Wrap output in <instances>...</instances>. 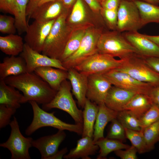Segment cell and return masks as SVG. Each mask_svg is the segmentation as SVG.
Returning <instances> with one entry per match:
<instances>
[{"instance_id":"cell-53","label":"cell","mask_w":159,"mask_h":159,"mask_svg":"<svg viewBox=\"0 0 159 159\" xmlns=\"http://www.w3.org/2000/svg\"><path fill=\"white\" fill-rule=\"evenodd\" d=\"M127 0V1H133L134 0Z\"/></svg>"},{"instance_id":"cell-51","label":"cell","mask_w":159,"mask_h":159,"mask_svg":"<svg viewBox=\"0 0 159 159\" xmlns=\"http://www.w3.org/2000/svg\"><path fill=\"white\" fill-rule=\"evenodd\" d=\"M147 3L158 5L159 4V0H139Z\"/></svg>"},{"instance_id":"cell-6","label":"cell","mask_w":159,"mask_h":159,"mask_svg":"<svg viewBox=\"0 0 159 159\" xmlns=\"http://www.w3.org/2000/svg\"><path fill=\"white\" fill-rule=\"evenodd\" d=\"M136 80L153 86L159 85V73L145 62L144 57L135 54L126 59L122 65L116 68Z\"/></svg>"},{"instance_id":"cell-35","label":"cell","mask_w":159,"mask_h":159,"mask_svg":"<svg viewBox=\"0 0 159 159\" xmlns=\"http://www.w3.org/2000/svg\"><path fill=\"white\" fill-rule=\"evenodd\" d=\"M106 137L118 140L122 142L125 141L126 138L125 128L117 118L111 121Z\"/></svg>"},{"instance_id":"cell-44","label":"cell","mask_w":159,"mask_h":159,"mask_svg":"<svg viewBox=\"0 0 159 159\" xmlns=\"http://www.w3.org/2000/svg\"><path fill=\"white\" fill-rule=\"evenodd\" d=\"M148 96L153 105L159 108V85L153 86L150 90Z\"/></svg>"},{"instance_id":"cell-32","label":"cell","mask_w":159,"mask_h":159,"mask_svg":"<svg viewBox=\"0 0 159 159\" xmlns=\"http://www.w3.org/2000/svg\"><path fill=\"white\" fill-rule=\"evenodd\" d=\"M84 30L76 32L69 38L65 46L63 52L59 59L62 62L70 57L78 49L85 33Z\"/></svg>"},{"instance_id":"cell-18","label":"cell","mask_w":159,"mask_h":159,"mask_svg":"<svg viewBox=\"0 0 159 159\" xmlns=\"http://www.w3.org/2000/svg\"><path fill=\"white\" fill-rule=\"evenodd\" d=\"M137 93L113 85L109 90L104 103L109 108L118 112L123 110L125 105Z\"/></svg>"},{"instance_id":"cell-49","label":"cell","mask_w":159,"mask_h":159,"mask_svg":"<svg viewBox=\"0 0 159 159\" xmlns=\"http://www.w3.org/2000/svg\"><path fill=\"white\" fill-rule=\"evenodd\" d=\"M144 37L154 42L159 46V35H150L142 34Z\"/></svg>"},{"instance_id":"cell-45","label":"cell","mask_w":159,"mask_h":159,"mask_svg":"<svg viewBox=\"0 0 159 159\" xmlns=\"http://www.w3.org/2000/svg\"><path fill=\"white\" fill-rule=\"evenodd\" d=\"M146 63L159 73V57H143Z\"/></svg>"},{"instance_id":"cell-30","label":"cell","mask_w":159,"mask_h":159,"mask_svg":"<svg viewBox=\"0 0 159 159\" xmlns=\"http://www.w3.org/2000/svg\"><path fill=\"white\" fill-rule=\"evenodd\" d=\"M29 0H16L13 15L15 20V26L19 32H25L28 26L26 11Z\"/></svg>"},{"instance_id":"cell-15","label":"cell","mask_w":159,"mask_h":159,"mask_svg":"<svg viewBox=\"0 0 159 159\" xmlns=\"http://www.w3.org/2000/svg\"><path fill=\"white\" fill-rule=\"evenodd\" d=\"M66 136L64 130H58L54 134L33 140L32 147L39 151L41 159H49L59 150V146L65 140Z\"/></svg>"},{"instance_id":"cell-47","label":"cell","mask_w":159,"mask_h":159,"mask_svg":"<svg viewBox=\"0 0 159 159\" xmlns=\"http://www.w3.org/2000/svg\"><path fill=\"white\" fill-rule=\"evenodd\" d=\"M92 10L98 11L101 10L102 6L98 0H84Z\"/></svg>"},{"instance_id":"cell-41","label":"cell","mask_w":159,"mask_h":159,"mask_svg":"<svg viewBox=\"0 0 159 159\" xmlns=\"http://www.w3.org/2000/svg\"><path fill=\"white\" fill-rule=\"evenodd\" d=\"M137 152L136 148L132 145L125 150L120 149L114 152L115 154L121 159H137Z\"/></svg>"},{"instance_id":"cell-7","label":"cell","mask_w":159,"mask_h":159,"mask_svg":"<svg viewBox=\"0 0 159 159\" xmlns=\"http://www.w3.org/2000/svg\"><path fill=\"white\" fill-rule=\"evenodd\" d=\"M9 125L11 128L10 135L6 142L0 144V146L10 152L11 159H30L29 150L32 146L33 138L23 136L15 116Z\"/></svg>"},{"instance_id":"cell-48","label":"cell","mask_w":159,"mask_h":159,"mask_svg":"<svg viewBox=\"0 0 159 159\" xmlns=\"http://www.w3.org/2000/svg\"><path fill=\"white\" fill-rule=\"evenodd\" d=\"M68 151L67 148L65 147L60 150H58L56 153L50 157L49 159H62Z\"/></svg>"},{"instance_id":"cell-12","label":"cell","mask_w":159,"mask_h":159,"mask_svg":"<svg viewBox=\"0 0 159 159\" xmlns=\"http://www.w3.org/2000/svg\"><path fill=\"white\" fill-rule=\"evenodd\" d=\"M56 19L45 22L34 20L28 25L24 37L25 43L33 50L41 53L45 40Z\"/></svg>"},{"instance_id":"cell-16","label":"cell","mask_w":159,"mask_h":159,"mask_svg":"<svg viewBox=\"0 0 159 159\" xmlns=\"http://www.w3.org/2000/svg\"><path fill=\"white\" fill-rule=\"evenodd\" d=\"M126 39L144 57H159V46L138 32H125L123 34Z\"/></svg>"},{"instance_id":"cell-17","label":"cell","mask_w":159,"mask_h":159,"mask_svg":"<svg viewBox=\"0 0 159 159\" xmlns=\"http://www.w3.org/2000/svg\"><path fill=\"white\" fill-rule=\"evenodd\" d=\"M67 72V79L69 80L72 93L77 100L78 106L83 108L87 99L88 76L74 68L68 69Z\"/></svg>"},{"instance_id":"cell-33","label":"cell","mask_w":159,"mask_h":159,"mask_svg":"<svg viewBox=\"0 0 159 159\" xmlns=\"http://www.w3.org/2000/svg\"><path fill=\"white\" fill-rule=\"evenodd\" d=\"M126 138L131 142L132 145L140 154L148 152L146 143L142 130L137 131L125 128Z\"/></svg>"},{"instance_id":"cell-9","label":"cell","mask_w":159,"mask_h":159,"mask_svg":"<svg viewBox=\"0 0 159 159\" xmlns=\"http://www.w3.org/2000/svg\"><path fill=\"white\" fill-rule=\"evenodd\" d=\"M117 11L118 31L138 32L143 26L139 10L133 1L121 0Z\"/></svg>"},{"instance_id":"cell-26","label":"cell","mask_w":159,"mask_h":159,"mask_svg":"<svg viewBox=\"0 0 159 159\" xmlns=\"http://www.w3.org/2000/svg\"><path fill=\"white\" fill-rule=\"evenodd\" d=\"M24 43L21 36L11 34L0 37V49L5 54L17 56L23 51Z\"/></svg>"},{"instance_id":"cell-23","label":"cell","mask_w":159,"mask_h":159,"mask_svg":"<svg viewBox=\"0 0 159 159\" xmlns=\"http://www.w3.org/2000/svg\"><path fill=\"white\" fill-rule=\"evenodd\" d=\"M99 110L94 127L93 138L94 142L104 138L105 128L107 124L116 118L118 112L107 107L104 103L98 105Z\"/></svg>"},{"instance_id":"cell-8","label":"cell","mask_w":159,"mask_h":159,"mask_svg":"<svg viewBox=\"0 0 159 159\" xmlns=\"http://www.w3.org/2000/svg\"><path fill=\"white\" fill-rule=\"evenodd\" d=\"M126 59H117L111 55L98 52L74 68L88 76L93 74H103L121 66Z\"/></svg>"},{"instance_id":"cell-43","label":"cell","mask_w":159,"mask_h":159,"mask_svg":"<svg viewBox=\"0 0 159 159\" xmlns=\"http://www.w3.org/2000/svg\"><path fill=\"white\" fill-rule=\"evenodd\" d=\"M16 0H0L1 11L13 15Z\"/></svg>"},{"instance_id":"cell-5","label":"cell","mask_w":159,"mask_h":159,"mask_svg":"<svg viewBox=\"0 0 159 159\" xmlns=\"http://www.w3.org/2000/svg\"><path fill=\"white\" fill-rule=\"evenodd\" d=\"M71 88L70 82L64 81L54 98L42 105V108L46 111L53 108L62 110L69 114L75 123L83 125L82 111L76 105L71 92Z\"/></svg>"},{"instance_id":"cell-28","label":"cell","mask_w":159,"mask_h":159,"mask_svg":"<svg viewBox=\"0 0 159 159\" xmlns=\"http://www.w3.org/2000/svg\"><path fill=\"white\" fill-rule=\"evenodd\" d=\"M139 10L143 26L151 23H159V6L139 0L133 1Z\"/></svg>"},{"instance_id":"cell-20","label":"cell","mask_w":159,"mask_h":159,"mask_svg":"<svg viewBox=\"0 0 159 159\" xmlns=\"http://www.w3.org/2000/svg\"><path fill=\"white\" fill-rule=\"evenodd\" d=\"M99 149L98 146L95 143L93 138L82 137L77 140L76 146L65 154L63 158L66 159H91L90 156L95 155Z\"/></svg>"},{"instance_id":"cell-40","label":"cell","mask_w":159,"mask_h":159,"mask_svg":"<svg viewBox=\"0 0 159 159\" xmlns=\"http://www.w3.org/2000/svg\"><path fill=\"white\" fill-rule=\"evenodd\" d=\"M101 10L110 27L117 29V10L107 9L102 8Z\"/></svg>"},{"instance_id":"cell-25","label":"cell","mask_w":159,"mask_h":159,"mask_svg":"<svg viewBox=\"0 0 159 159\" xmlns=\"http://www.w3.org/2000/svg\"><path fill=\"white\" fill-rule=\"evenodd\" d=\"M82 111L83 130L82 137L93 138L94 127L99 110V106L87 98Z\"/></svg>"},{"instance_id":"cell-11","label":"cell","mask_w":159,"mask_h":159,"mask_svg":"<svg viewBox=\"0 0 159 159\" xmlns=\"http://www.w3.org/2000/svg\"><path fill=\"white\" fill-rule=\"evenodd\" d=\"M114 86L147 95L153 86L134 79L128 74L116 69L103 74Z\"/></svg>"},{"instance_id":"cell-1","label":"cell","mask_w":159,"mask_h":159,"mask_svg":"<svg viewBox=\"0 0 159 159\" xmlns=\"http://www.w3.org/2000/svg\"><path fill=\"white\" fill-rule=\"evenodd\" d=\"M4 80L7 84L23 93V104L33 100L39 104H47L52 100L57 92L34 72L10 76Z\"/></svg>"},{"instance_id":"cell-22","label":"cell","mask_w":159,"mask_h":159,"mask_svg":"<svg viewBox=\"0 0 159 159\" xmlns=\"http://www.w3.org/2000/svg\"><path fill=\"white\" fill-rule=\"evenodd\" d=\"M51 67L36 68L34 72L46 82L54 90L57 91L62 83L67 79L68 72Z\"/></svg>"},{"instance_id":"cell-14","label":"cell","mask_w":159,"mask_h":159,"mask_svg":"<svg viewBox=\"0 0 159 159\" xmlns=\"http://www.w3.org/2000/svg\"><path fill=\"white\" fill-rule=\"evenodd\" d=\"M112 85L103 74L89 75L88 77L87 98L98 105L104 103L107 94Z\"/></svg>"},{"instance_id":"cell-50","label":"cell","mask_w":159,"mask_h":159,"mask_svg":"<svg viewBox=\"0 0 159 159\" xmlns=\"http://www.w3.org/2000/svg\"><path fill=\"white\" fill-rule=\"evenodd\" d=\"M65 7L68 6L72 4L75 0H61Z\"/></svg>"},{"instance_id":"cell-54","label":"cell","mask_w":159,"mask_h":159,"mask_svg":"<svg viewBox=\"0 0 159 159\" xmlns=\"http://www.w3.org/2000/svg\"><path fill=\"white\" fill-rule=\"evenodd\" d=\"M158 142H159V140H158Z\"/></svg>"},{"instance_id":"cell-10","label":"cell","mask_w":159,"mask_h":159,"mask_svg":"<svg viewBox=\"0 0 159 159\" xmlns=\"http://www.w3.org/2000/svg\"><path fill=\"white\" fill-rule=\"evenodd\" d=\"M101 34L93 30H88L85 32L77 50L70 57L62 62L67 70L80 64L88 58L98 52V40Z\"/></svg>"},{"instance_id":"cell-29","label":"cell","mask_w":159,"mask_h":159,"mask_svg":"<svg viewBox=\"0 0 159 159\" xmlns=\"http://www.w3.org/2000/svg\"><path fill=\"white\" fill-rule=\"evenodd\" d=\"M94 142L99 147V154L97 156V159H106L107 155L111 152L119 150L125 149L130 146L118 140L107 137L100 139Z\"/></svg>"},{"instance_id":"cell-46","label":"cell","mask_w":159,"mask_h":159,"mask_svg":"<svg viewBox=\"0 0 159 159\" xmlns=\"http://www.w3.org/2000/svg\"><path fill=\"white\" fill-rule=\"evenodd\" d=\"M120 1L121 0H105L101 5L104 9L117 10Z\"/></svg>"},{"instance_id":"cell-39","label":"cell","mask_w":159,"mask_h":159,"mask_svg":"<svg viewBox=\"0 0 159 159\" xmlns=\"http://www.w3.org/2000/svg\"><path fill=\"white\" fill-rule=\"evenodd\" d=\"M16 109L3 105H0V128H4L11 122L10 119Z\"/></svg>"},{"instance_id":"cell-24","label":"cell","mask_w":159,"mask_h":159,"mask_svg":"<svg viewBox=\"0 0 159 159\" xmlns=\"http://www.w3.org/2000/svg\"><path fill=\"white\" fill-rule=\"evenodd\" d=\"M16 89L7 84L4 80H0V105L19 108L23 104V95Z\"/></svg>"},{"instance_id":"cell-42","label":"cell","mask_w":159,"mask_h":159,"mask_svg":"<svg viewBox=\"0 0 159 159\" xmlns=\"http://www.w3.org/2000/svg\"><path fill=\"white\" fill-rule=\"evenodd\" d=\"M57 0H29L27 6L26 16L28 19L34 11L43 4L49 1Z\"/></svg>"},{"instance_id":"cell-2","label":"cell","mask_w":159,"mask_h":159,"mask_svg":"<svg viewBox=\"0 0 159 159\" xmlns=\"http://www.w3.org/2000/svg\"><path fill=\"white\" fill-rule=\"evenodd\" d=\"M29 102L33 110V117L31 123L25 131L26 135H30L39 129L45 127L68 130L82 135L83 125L76 123L71 124L64 122L54 115V112H47L40 108L35 101L31 100Z\"/></svg>"},{"instance_id":"cell-4","label":"cell","mask_w":159,"mask_h":159,"mask_svg":"<svg viewBox=\"0 0 159 159\" xmlns=\"http://www.w3.org/2000/svg\"><path fill=\"white\" fill-rule=\"evenodd\" d=\"M66 17L64 13L55 20L44 43L42 54L52 58H61L69 38L67 37Z\"/></svg>"},{"instance_id":"cell-31","label":"cell","mask_w":159,"mask_h":159,"mask_svg":"<svg viewBox=\"0 0 159 159\" xmlns=\"http://www.w3.org/2000/svg\"><path fill=\"white\" fill-rule=\"evenodd\" d=\"M116 118L125 128L139 131L142 129L139 119L129 110L118 112Z\"/></svg>"},{"instance_id":"cell-3","label":"cell","mask_w":159,"mask_h":159,"mask_svg":"<svg viewBox=\"0 0 159 159\" xmlns=\"http://www.w3.org/2000/svg\"><path fill=\"white\" fill-rule=\"evenodd\" d=\"M120 33L117 31L101 34L97 43L98 52L120 59L139 54L137 49Z\"/></svg>"},{"instance_id":"cell-36","label":"cell","mask_w":159,"mask_h":159,"mask_svg":"<svg viewBox=\"0 0 159 159\" xmlns=\"http://www.w3.org/2000/svg\"><path fill=\"white\" fill-rule=\"evenodd\" d=\"M139 119L142 128L159 120V108L153 105Z\"/></svg>"},{"instance_id":"cell-19","label":"cell","mask_w":159,"mask_h":159,"mask_svg":"<svg viewBox=\"0 0 159 159\" xmlns=\"http://www.w3.org/2000/svg\"><path fill=\"white\" fill-rule=\"evenodd\" d=\"M65 7L61 0L45 3L37 7L32 13L30 19L41 22H47L56 19L62 14Z\"/></svg>"},{"instance_id":"cell-34","label":"cell","mask_w":159,"mask_h":159,"mask_svg":"<svg viewBox=\"0 0 159 159\" xmlns=\"http://www.w3.org/2000/svg\"><path fill=\"white\" fill-rule=\"evenodd\" d=\"M148 152L153 150L159 139V120L142 129Z\"/></svg>"},{"instance_id":"cell-13","label":"cell","mask_w":159,"mask_h":159,"mask_svg":"<svg viewBox=\"0 0 159 159\" xmlns=\"http://www.w3.org/2000/svg\"><path fill=\"white\" fill-rule=\"evenodd\" d=\"M19 56L25 61L28 72H34L36 68L43 67H51L67 71L59 59L52 58L41 54L32 49L25 43L23 50Z\"/></svg>"},{"instance_id":"cell-37","label":"cell","mask_w":159,"mask_h":159,"mask_svg":"<svg viewBox=\"0 0 159 159\" xmlns=\"http://www.w3.org/2000/svg\"><path fill=\"white\" fill-rule=\"evenodd\" d=\"M85 16V11L82 0H77L73 7L69 19L71 23H78L82 22Z\"/></svg>"},{"instance_id":"cell-27","label":"cell","mask_w":159,"mask_h":159,"mask_svg":"<svg viewBox=\"0 0 159 159\" xmlns=\"http://www.w3.org/2000/svg\"><path fill=\"white\" fill-rule=\"evenodd\" d=\"M153 105L148 95L138 93L130 100L123 110H129L139 119Z\"/></svg>"},{"instance_id":"cell-21","label":"cell","mask_w":159,"mask_h":159,"mask_svg":"<svg viewBox=\"0 0 159 159\" xmlns=\"http://www.w3.org/2000/svg\"><path fill=\"white\" fill-rule=\"evenodd\" d=\"M27 72L26 63L20 56L5 57L0 63V80L7 77L18 75Z\"/></svg>"},{"instance_id":"cell-38","label":"cell","mask_w":159,"mask_h":159,"mask_svg":"<svg viewBox=\"0 0 159 159\" xmlns=\"http://www.w3.org/2000/svg\"><path fill=\"white\" fill-rule=\"evenodd\" d=\"M14 17L6 15H0V32L4 34H15L17 30Z\"/></svg>"},{"instance_id":"cell-52","label":"cell","mask_w":159,"mask_h":159,"mask_svg":"<svg viewBox=\"0 0 159 159\" xmlns=\"http://www.w3.org/2000/svg\"><path fill=\"white\" fill-rule=\"evenodd\" d=\"M105 0H98L99 2L100 3V4L101 5L102 3L104 2V1Z\"/></svg>"}]
</instances>
